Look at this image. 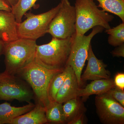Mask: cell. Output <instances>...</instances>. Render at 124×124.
<instances>
[{
    "label": "cell",
    "mask_w": 124,
    "mask_h": 124,
    "mask_svg": "<svg viewBox=\"0 0 124 124\" xmlns=\"http://www.w3.org/2000/svg\"><path fill=\"white\" fill-rule=\"evenodd\" d=\"M64 69H51L39 64L35 60L16 75L30 85L37 103L46 108L51 102L48 96L50 84L54 77Z\"/></svg>",
    "instance_id": "cell-1"
},
{
    "label": "cell",
    "mask_w": 124,
    "mask_h": 124,
    "mask_svg": "<svg viewBox=\"0 0 124 124\" xmlns=\"http://www.w3.org/2000/svg\"><path fill=\"white\" fill-rule=\"evenodd\" d=\"M76 35L82 36L97 26L107 29L114 16L100 9L92 0H75Z\"/></svg>",
    "instance_id": "cell-2"
},
{
    "label": "cell",
    "mask_w": 124,
    "mask_h": 124,
    "mask_svg": "<svg viewBox=\"0 0 124 124\" xmlns=\"http://www.w3.org/2000/svg\"><path fill=\"white\" fill-rule=\"evenodd\" d=\"M37 45L36 40L22 38L5 43L3 54L5 55V72L16 75L33 62Z\"/></svg>",
    "instance_id": "cell-3"
},
{
    "label": "cell",
    "mask_w": 124,
    "mask_h": 124,
    "mask_svg": "<svg viewBox=\"0 0 124 124\" xmlns=\"http://www.w3.org/2000/svg\"><path fill=\"white\" fill-rule=\"evenodd\" d=\"M74 36L62 39L53 37L48 44L37 45L35 61L48 69H64L70 53Z\"/></svg>",
    "instance_id": "cell-4"
},
{
    "label": "cell",
    "mask_w": 124,
    "mask_h": 124,
    "mask_svg": "<svg viewBox=\"0 0 124 124\" xmlns=\"http://www.w3.org/2000/svg\"><path fill=\"white\" fill-rule=\"evenodd\" d=\"M60 3L49 11L39 14L31 12L24 14L26 19L17 23L19 38L36 40L48 33L51 20L59 10Z\"/></svg>",
    "instance_id": "cell-5"
},
{
    "label": "cell",
    "mask_w": 124,
    "mask_h": 124,
    "mask_svg": "<svg viewBox=\"0 0 124 124\" xmlns=\"http://www.w3.org/2000/svg\"><path fill=\"white\" fill-rule=\"evenodd\" d=\"M34 97L31 86L22 78L5 71L0 73V100H17L29 103Z\"/></svg>",
    "instance_id": "cell-6"
},
{
    "label": "cell",
    "mask_w": 124,
    "mask_h": 124,
    "mask_svg": "<svg viewBox=\"0 0 124 124\" xmlns=\"http://www.w3.org/2000/svg\"><path fill=\"white\" fill-rule=\"evenodd\" d=\"M60 7L51 20L48 33L58 39L71 37L76 33V14L75 7L69 0H61Z\"/></svg>",
    "instance_id": "cell-7"
},
{
    "label": "cell",
    "mask_w": 124,
    "mask_h": 124,
    "mask_svg": "<svg viewBox=\"0 0 124 124\" xmlns=\"http://www.w3.org/2000/svg\"><path fill=\"white\" fill-rule=\"evenodd\" d=\"M104 29L102 27L97 26L93 28L92 31L88 35L77 36L75 34L73 37L70 53L66 66H69L72 68L80 88L83 84L81 76L87 59L91 40L95 35L101 33Z\"/></svg>",
    "instance_id": "cell-8"
},
{
    "label": "cell",
    "mask_w": 124,
    "mask_h": 124,
    "mask_svg": "<svg viewBox=\"0 0 124 124\" xmlns=\"http://www.w3.org/2000/svg\"><path fill=\"white\" fill-rule=\"evenodd\" d=\"M95 105L101 122L106 124H124V108L107 93L96 95Z\"/></svg>",
    "instance_id": "cell-9"
},
{
    "label": "cell",
    "mask_w": 124,
    "mask_h": 124,
    "mask_svg": "<svg viewBox=\"0 0 124 124\" xmlns=\"http://www.w3.org/2000/svg\"><path fill=\"white\" fill-rule=\"evenodd\" d=\"M88 64L83 74L81 76L82 82L87 80L108 79L110 78V73L106 68L107 65L102 60L96 57L93 50L91 44L88 52Z\"/></svg>",
    "instance_id": "cell-10"
},
{
    "label": "cell",
    "mask_w": 124,
    "mask_h": 124,
    "mask_svg": "<svg viewBox=\"0 0 124 124\" xmlns=\"http://www.w3.org/2000/svg\"><path fill=\"white\" fill-rule=\"evenodd\" d=\"M66 66L68 68L67 76L58 92L55 100L62 104L69 99L78 97V92L81 88L72 68L69 66Z\"/></svg>",
    "instance_id": "cell-11"
},
{
    "label": "cell",
    "mask_w": 124,
    "mask_h": 124,
    "mask_svg": "<svg viewBox=\"0 0 124 124\" xmlns=\"http://www.w3.org/2000/svg\"><path fill=\"white\" fill-rule=\"evenodd\" d=\"M17 23L11 11L0 10V39L6 43L19 38Z\"/></svg>",
    "instance_id": "cell-12"
},
{
    "label": "cell",
    "mask_w": 124,
    "mask_h": 124,
    "mask_svg": "<svg viewBox=\"0 0 124 124\" xmlns=\"http://www.w3.org/2000/svg\"><path fill=\"white\" fill-rule=\"evenodd\" d=\"M115 87L113 80L111 78L93 80L85 88H81L78 97L82 98L83 101H86L90 95H98L107 93L110 89Z\"/></svg>",
    "instance_id": "cell-13"
},
{
    "label": "cell",
    "mask_w": 124,
    "mask_h": 124,
    "mask_svg": "<svg viewBox=\"0 0 124 124\" xmlns=\"http://www.w3.org/2000/svg\"><path fill=\"white\" fill-rule=\"evenodd\" d=\"M45 108L37 103L31 111L10 122L9 124H43L48 123L46 116Z\"/></svg>",
    "instance_id": "cell-14"
},
{
    "label": "cell",
    "mask_w": 124,
    "mask_h": 124,
    "mask_svg": "<svg viewBox=\"0 0 124 124\" xmlns=\"http://www.w3.org/2000/svg\"><path fill=\"white\" fill-rule=\"evenodd\" d=\"M35 106V104L31 102L23 106L18 107L11 106L7 102L0 104V124H9L16 117L33 109Z\"/></svg>",
    "instance_id": "cell-15"
},
{
    "label": "cell",
    "mask_w": 124,
    "mask_h": 124,
    "mask_svg": "<svg viewBox=\"0 0 124 124\" xmlns=\"http://www.w3.org/2000/svg\"><path fill=\"white\" fill-rule=\"evenodd\" d=\"M83 102L80 97H77L63 103V108L66 124H69L76 117L85 113L86 108Z\"/></svg>",
    "instance_id": "cell-16"
},
{
    "label": "cell",
    "mask_w": 124,
    "mask_h": 124,
    "mask_svg": "<svg viewBox=\"0 0 124 124\" xmlns=\"http://www.w3.org/2000/svg\"><path fill=\"white\" fill-rule=\"evenodd\" d=\"M46 109V116L48 123L66 124L62 103L56 101L51 102Z\"/></svg>",
    "instance_id": "cell-17"
},
{
    "label": "cell",
    "mask_w": 124,
    "mask_h": 124,
    "mask_svg": "<svg viewBox=\"0 0 124 124\" xmlns=\"http://www.w3.org/2000/svg\"><path fill=\"white\" fill-rule=\"evenodd\" d=\"M99 2L98 7L118 16L124 23V0H92Z\"/></svg>",
    "instance_id": "cell-18"
},
{
    "label": "cell",
    "mask_w": 124,
    "mask_h": 124,
    "mask_svg": "<svg viewBox=\"0 0 124 124\" xmlns=\"http://www.w3.org/2000/svg\"><path fill=\"white\" fill-rule=\"evenodd\" d=\"M67 67H65L62 71L55 75L51 80L48 90V96L50 101H55L56 95L66 77Z\"/></svg>",
    "instance_id": "cell-19"
},
{
    "label": "cell",
    "mask_w": 124,
    "mask_h": 124,
    "mask_svg": "<svg viewBox=\"0 0 124 124\" xmlns=\"http://www.w3.org/2000/svg\"><path fill=\"white\" fill-rule=\"evenodd\" d=\"M105 32L109 35L108 42L110 45L116 47L124 44V23L106 29Z\"/></svg>",
    "instance_id": "cell-20"
},
{
    "label": "cell",
    "mask_w": 124,
    "mask_h": 124,
    "mask_svg": "<svg viewBox=\"0 0 124 124\" xmlns=\"http://www.w3.org/2000/svg\"><path fill=\"white\" fill-rule=\"evenodd\" d=\"M37 0H18L13 7L11 12L17 23H21L23 16L31 8Z\"/></svg>",
    "instance_id": "cell-21"
},
{
    "label": "cell",
    "mask_w": 124,
    "mask_h": 124,
    "mask_svg": "<svg viewBox=\"0 0 124 124\" xmlns=\"http://www.w3.org/2000/svg\"><path fill=\"white\" fill-rule=\"evenodd\" d=\"M124 107V91L116 87L110 89L107 93Z\"/></svg>",
    "instance_id": "cell-22"
},
{
    "label": "cell",
    "mask_w": 124,
    "mask_h": 124,
    "mask_svg": "<svg viewBox=\"0 0 124 124\" xmlns=\"http://www.w3.org/2000/svg\"><path fill=\"white\" fill-rule=\"evenodd\" d=\"M116 87L122 90H124V73H117L116 74L113 80Z\"/></svg>",
    "instance_id": "cell-23"
},
{
    "label": "cell",
    "mask_w": 124,
    "mask_h": 124,
    "mask_svg": "<svg viewBox=\"0 0 124 124\" xmlns=\"http://www.w3.org/2000/svg\"><path fill=\"white\" fill-rule=\"evenodd\" d=\"M114 50L112 51V54L113 57H124V44L116 46Z\"/></svg>",
    "instance_id": "cell-24"
},
{
    "label": "cell",
    "mask_w": 124,
    "mask_h": 124,
    "mask_svg": "<svg viewBox=\"0 0 124 124\" xmlns=\"http://www.w3.org/2000/svg\"><path fill=\"white\" fill-rule=\"evenodd\" d=\"M12 8L7 0H0V10L11 11Z\"/></svg>",
    "instance_id": "cell-25"
},
{
    "label": "cell",
    "mask_w": 124,
    "mask_h": 124,
    "mask_svg": "<svg viewBox=\"0 0 124 124\" xmlns=\"http://www.w3.org/2000/svg\"><path fill=\"white\" fill-rule=\"evenodd\" d=\"M85 113L81 114L72 120L68 124H85Z\"/></svg>",
    "instance_id": "cell-26"
},
{
    "label": "cell",
    "mask_w": 124,
    "mask_h": 124,
    "mask_svg": "<svg viewBox=\"0 0 124 124\" xmlns=\"http://www.w3.org/2000/svg\"><path fill=\"white\" fill-rule=\"evenodd\" d=\"M5 43L0 39V57L3 54Z\"/></svg>",
    "instance_id": "cell-27"
},
{
    "label": "cell",
    "mask_w": 124,
    "mask_h": 124,
    "mask_svg": "<svg viewBox=\"0 0 124 124\" xmlns=\"http://www.w3.org/2000/svg\"><path fill=\"white\" fill-rule=\"evenodd\" d=\"M7 1L12 8L17 4L18 0H7Z\"/></svg>",
    "instance_id": "cell-28"
}]
</instances>
